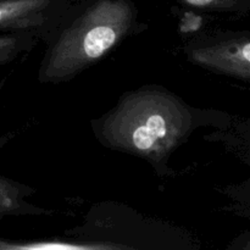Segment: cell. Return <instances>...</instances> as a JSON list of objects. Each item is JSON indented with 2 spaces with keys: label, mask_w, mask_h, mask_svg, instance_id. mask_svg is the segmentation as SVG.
<instances>
[{
  "label": "cell",
  "mask_w": 250,
  "mask_h": 250,
  "mask_svg": "<svg viewBox=\"0 0 250 250\" xmlns=\"http://www.w3.org/2000/svg\"><path fill=\"white\" fill-rule=\"evenodd\" d=\"M39 43L33 32H0V67L27 56Z\"/></svg>",
  "instance_id": "obj_6"
},
{
  "label": "cell",
  "mask_w": 250,
  "mask_h": 250,
  "mask_svg": "<svg viewBox=\"0 0 250 250\" xmlns=\"http://www.w3.org/2000/svg\"><path fill=\"white\" fill-rule=\"evenodd\" d=\"M188 9L211 14L246 15L250 11V0H173Z\"/></svg>",
  "instance_id": "obj_7"
},
{
  "label": "cell",
  "mask_w": 250,
  "mask_h": 250,
  "mask_svg": "<svg viewBox=\"0 0 250 250\" xmlns=\"http://www.w3.org/2000/svg\"><path fill=\"white\" fill-rule=\"evenodd\" d=\"M189 62L209 72L250 83V32L202 33L183 46Z\"/></svg>",
  "instance_id": "obj_3"
},
{
  "label": "cell",
  "mask_w": 250,
  "mask_h": 250,
  "mask_svg": "<svg viewBox=\"0 0 250 250\" xmlns=\"http://www.w3.org/2000/svg\"><path fill=\"white\" fill-rule=\"evenodd\" d=\"M14 243L12 241L0 238V250H14Z\"/></svg>",
  "instance_id": "obj_8"
},
{
  "label": "cell",
  "mask_w": 250,
  "mask_h": 250,
  "mask_svg": "<svg viewBox=\"0 0 250 250\" xmlns=\"http://www.w3.org/2000/svg\"><path fill=\"white\" fill-rule=\"evenodd\" d=\"M231 125L227 112L190 105L159 84L122 93L115 106L90 121L103 146L146 161L160 177L175 175L168 166L171 156L198 129Z\"/></svg>",
  "instance_id": "obj_1"
},
{
  "label": "cell",
  "mask_w": 250,
  "mask_h": 250,
  "mask_svg": "<svg viewBox=\"0 0 250 250\" xmlns=\"http://www.w3.org/2000/svg\"><path fill=\"white\" fill-rule=\"evenodd\" d=\"M5 84H6V80H5V78H1V80H0V102H1V95H2V89H4Z\"/></svg>",
  "instance_id": "obj_9"
},
{
  "label": "cell",
  "mask_w": 250,
  "mask_h": 250,
  "mask_svg": "<svg viewBox=\"0 0 250 250\" xmlns=\"http://www.w3.org/2000/svg\"><path fill=\"white\" fill-rule=\"evenodd\" d=\"M142 24L134 0H77L48 41L39 63L41 84H61L104 60Z\"/></svg>",
  "instance_id": "obj_2"
},
{
  "label": "cell",
  "mask_w": 250,
  "mask_h": 250,
  "mask_svg": "<svg viewBox=\"0 0 250 250\" xmlns=\"http://www.w3.org/2000/svg\"><path fill=\"white\" fill-rule=\"evenodd\" d=\"M15 132L0 134V151L15 138ZM37 193V189L19 181L0 175V221L5 217L15 216H44L54 215L55 210L44 209L28 202Z\"/></svg>",
  "instance_id": "obj_5"
},
{
  "label": "cell",
  "mask_w": 250,
  "mask_h": 250,
  "mask_svg": "<svg viewBox=\"0 0 250 250\" xmlns=\"http://www.w3.org/2000/svg\"><path fill=\"white\" fill-rule=\"evenodd\" d=\"M77 0H0V32H33L45 43Z\"/></svg>",
  "instance_id": "obj_4"
}]
</instances>
